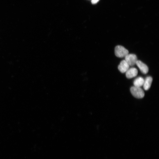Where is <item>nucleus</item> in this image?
Here are the masks:
<instances>
[{
    "label": "nucleus",
    "instance_id": "nucleus-1",
    "mask_svg": "<svg viewBox=\"0 0 159 159\" xmlns=\"http://www.w3.org/2000/svg\"><path fill=\"white\" fill-rule=\"evenodd\" d=\"M115 55L120 58L125 57L129 53L128 51L124 47L121 45L115 47Z\"/></svg>",
    "mask_w": 159,
    "mask_h": 159
},
{
    "label": "nucleus",
    "instance_id": "nucleus-2",
    "mask_svg": "<svg viewBox=\"0 0 159 159\" xmlns=\"http://www.w3.org/2000/svg\"><path fill=\"white\" fill-rule=\"evenodd\" d=\"M130 90L132 95L136 98H142L144 96V92L140 87L132 86L131 87Z\"/></svg>",
    "mask_w": 159,
    "mask_h": 159
},
{
    "label": "nucleus",
    "instance_id": "nucleus-3",
    "mask_svg": "<svg viewBox=\"0 0 159 159\" xmlns=\"http://www.w3.org/2000/svg\"><path fill=\"white\" fill-rule=\"evenodd\" d=\"M125 57V60L130 66L135 65L138 60L137 56L134 54H128Z\"/></svg>",
    "mask_w": 159,
    "mask_h": 159
},
{
    "label": "nucleus",
    "instance_id": "nucleus-4",
    "mask_svg": "<svg viewBox=\"0 0 159 159\" xmlns=\"http://www.w3.org/2000/svg\"><path fill=\"white\" fill-rule=\"evenodd\" d=\"M136 64L142 73L144 74H146L148 72L149 70L148 67L141 61L138 60Z\"/></svg>",
    "mask_w": 159,
    "mask_h": 159
},
{
    "label": "nucleus",
    "instance_id": "nucleus-5",
    "mask_svg": "<svg viewBox=\"0 0 159 159\" xmlns=\"http://www.w3.org/2000/svg\"><path fill=\"white\" fill-rule=\"evenodd\" d=\"M125 73L126 77L130 79L135 77L137 75L138 71L136 68L132 67L129 68Z\"/></svg>",
    "mask_w": 159,
    "mask_h": 159
},
{
    "label": "nucleus",
    "instance_id": "nucleus-6",
    "mask_svg": "<svg viewBox=\"0 0 159 159\" xmlns=\"http://www.w3.org/2000/svg\"><path fill=\"white\" fill-rule=\"evenodd\" d=\"M130 66L125 60H122L118 66V69L122 73L125 72L129 68Z\"/></svg>",
    "mask_w": 159,
    "mask_h": 159
},
{
    "label": "nucleus",
    "instance_id": "nucleus-7",
    "mask_svg": "<svg viewBox=\"0 0 159 159\" xmlns=\"http://www.w3.org/2000/svg\"><path fill=\"white\" fill-rule=\"evenodd\" d=\"M153 79L150 76L147 77L145 80L143 85V87L145 90H147L150 88Z\"/></svg>",
    "mask_w": 159,
    "mask_h": 159
},
{
    "label": "nucleus",
    "instance_id": "nucleus-8",
    "mask_svg": "<svg viewBox=\"0 0 159 159\" xmlns=\"http://www.w3.org/2000/svg\"><path fill=\"white\" fill-rule=\"evenodd\" d=\"M144 79L142 77H139L136 78L133 82L134 86L140 87L143 85Z\"/></svg>",
    "mask_w": 159,
    "mask_h": 159
},
{
    "label": "nucleus",
    "instance_id": "nucleus-9",
    "mask_svg": "<svg viewBox=\"0 0 159 159\" xmlns=\"http://www.w3.org/2000/svg\"><path fill=\"white\" fill-rule=\"evenodd\" d=\"M99 0H92L91 2L92 4H95Z\"/></svg>",
    "mask_w": 159,
    "mask_h": 159
}]
</instances>
